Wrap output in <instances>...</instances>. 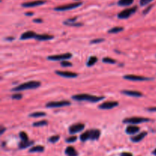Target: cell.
Masks as SVG:
<instances>
[{"mask_svg": "<svg viewBox=\"0 0 156 156\" xmlns=\"http://www.w3.org/2000/svg\"><path fill=\"white\" fill-rule=\"evenodd\" d=\"M105 41V39L103 38H100V39H95V40H92L91 41V44H98V43H101Z\"/></svg>", "mask_w": 156, "mask_h": 156, "instance_id": "35", "label": "cell"}, {"mask_svg": "<svg viewBox=\"0 0 156 156\" xmlns=\"http://www.w3.org/2000/svg\"><path fill=\"white\" fill-rule=\"evenodd\" d=\"M123 27H114L113 28L110 29L108 30V33L110 34H116V33H119L120 31H123Z\"/></svg>", "mask_w": 156, "mask_h": 156, "instance_id": "24", "label": "cell"}, {"mask_svg": "<svg viewBox=\"0 0 156 156\" xmlns=\"http://www.w3.org/2000/svg\"><path fill=\"white\" fill-rule=\"evenodd\" d=\"M59 140V136L56 135V136H53L50 137L48 139V141L51 143H55L56 142H58Z\"/></svg>", "mask_w": 156, "mask_h": 156, "instance_id": "27", "label": "cell"}, {"mask_svg": "<svg viewBox=\"0 0 156 156\" xmlns=\"http://www.w3.org/2000/svg\"><path fill=\"white\" fill-rule=\"evenodd\" d=\"M61 66H62V67H70L73 66V64H72V62H69V61L67 60H62V62H61Z\"/></svg>", "mask_w": 156, "mask_h": 156, "instance_id": "31", "label": "cell"}, {"mask_svg": "<svg viewBox=\"0 0 156 156\" xmlns=\"http://www.w3.org/2000/svg\"><path fill=\"white\" fill-rule=\"evenodd\" d=\"M33 144L34 141H29V140H27V141H22L21 140V142H20V143L18 144V147H19L20 149H24L29 147V146H30Z\"/></svg>", "mask_w": 156, "mask_h": 156, "instance_id": "20", "label": "cell"}, {"mask_svg": "<svg viewBox=\"0 0 156 156\" xmlns=\"http://www.w3.org/2000/svg\"><path fill=\"white\" fill-rule=\"evenodd\" d=\"M65 154L67 156H79V153L73 146H68L65 150Z\"/></svg>", "mask_w": 156, "mask_h": 156, "instance_id": "17", "label": "cell"}, {"mask_svg": "<svg viewBox=\"0 0 156 156\" xmlns=\"http://www.w3.org/2000/svg\"><path fill=\"white\" fill-rule=\"evenodd\" d=\"M45 2H46L43 1V0H37V1L24 2V3H23L21 5H22L23 7H25V8H30V7H35V6L41 5L44 4Z\"/></svg>", "mask_w": 156, "mask_h": 156, "instance_id": "13", "label": "cell"}, {"mask_svg": "<svg viewBox=\"0 0 156 156\" xmlns=\"http://www.w3.org/2000/svg\"><path fill=\"white\" fill-rule=\"evenodd\" d=\"M12 98L15 99V100H20V99L22 98V94H13V95L12 96Z\"/></svg>", "mask_w": 156, "mask_h": 156, "instance_id": "34", "label": "cell"}, {"mask_svg": "<svg viewBox=\"0 0 156 156\" xmlns=\"http://www.w3.org/2000/svg\"><path fill=\"white\" fill-rule=\"evenodd\" d=\"M152 1V0H140V3L142 6H144V5H148L149 3H150Z\"/></svg>", "mask_w": 156, "mask_h": 156, "instance_id": "33", "label": "cell"}, {"mask_svg": "<svg viewBox=\"0 0 156 156\" xmlns=\"http://www.w3.org/2000/svg\"><path fill=\"white\" fill-rule=\"evenodd\" d=\"M64 24L65 25H68V26H74V27H79V26H82L83 24H81V23H77V22H67V21H64Z\"/></svg>", "mask_w": 156, "mask_h": 156, "instance_id": "28", "label": "cell"}, {"mask_svg": "<svg viewBox=\"0 0 156 156\" xmlns=\"http://www.w3.org/2000/svg\"><path fill=\"white\" fill-rule=\"evenodd\" d=\"M149 118H145V117H133L126 118L123 120L124 123H133V124H137V123H144V122H149Z\"/></svg>", "mask_w": 156, "mask_h": 156, "instance_id": "5", "label": "cell"}, {"mask_svg": "<svg viewBox=\"0 0 156 156\" xmlns=\"http://www.w3.org/2000/svg\"><path fill=\"white\" fill-rule=\"evenodd\" d=\"M20 138L21 139L22 141H27L28 140V136H27V134L25 132H21L19 134Z\"/></svg>", "mask_w": 156, "mask_h": 156, "instance_id": "30", "label": "cell"}, {"mask_svg": "<svg viewBox=\"0 0 156 156\" xmlns=\"http://www.w3.org/2000/svg\"><path fill=\"white\" fill-rule=\"evenodd\" d=\"M56 74L58 76H62L65 78H76L78 76L77 73H73V72H68V71H56Z\"/></svg>", "mask_w": 156, "mask_h": 156, "instance_id": "12", "label": "cell"}, {"mask_svg": "<svg viewBox=\"0 0 156 156\" xmlns=\"http://www.w3.org/2000/svg\"><path fill=\"white\" fill-rule=\"evenodd\" d=\"M123 79H126V80H130V81H147L151 80V79L149 78L143 77V76H136V75H126L123 76Z\"/></svg>", "mask_w": 156, "mask_h": 156, "instance_id": "11", "label": "cell"}, {"mask_svg": "<svg viewBox=\"0 0 156 156\" xmlns=\"http://www.w3.org/2000/svg\"><path fill=\"white\" fill-rule=\"evenodd\" d=\"M71 105V102L68 101H51L48 102L46 105V107L49 108H61V107L69 106Z\"/></svg>", "mask_w": 156, "mask_h": 156, "instance_id": "7", "label": "cell"}, {"mask_svg": "<svg viewBox=\"0 0 156 156\" xmlns=\"http://www.w3.org/2000/svg\"><path fill=\"white\" fill-rule=\"evenodd\" d=\"M35 39L37 41H49V40L53 39V36L49 34H37L35 37Z\"/></svg>", "mask_w": 156, "mask_h": 156, "instance_id": "19", "label": "cell"}, {"mask_svg": "<svg viewBox=\"0 0 156 156\" xmlns=\"http://www.w3.org/2000/svg\"><path fill=\"white\" fill-rule=\"evenodd\" d=\"M122 94H124L126 95L131 96V97H142L143 96V94L140 91H130V90H123V91H121Z\"/></svg>", "mask_w": 156, "mask_h": 156, "instance_id": "14", "label": "cell"}, {"mask_svg": "<svg viewBox=\"0 0 156 156\" xmlns=\"http://www.w3.org/2000/svg\"><path fill=\"white\" fill-rule=\"evenodd\" d=\"M25 15H28V16H31V15H34V13H33V12H26Z\"/></svg>", "mask_w": 156, "mask_h": 156, "instance_id": "39", "label": "cell"}, {"mask_svg": "<svg viewBox=\"0 0 156 156\" xmlns=\"http://www.w3.org/2000/svg\"><path fill=\"white\" fill-rule=\"evenodd\" d=\"M1 128H2V129H1V132H0V133H1V134H2L3 133H4V131L5 130V128H4L3 126H1Z\"/></svg>", "mask_w": 156, "mask_h": 156, "instance_id": "40", "label": "cell"}, {"mask_svg": "<svg viewBox=\"0 0 156 156\" xmlns=\"http://www.w3.org/2000/svg\"><path fill=\"white\" fill-rule=\"evenodd\" d=\"M152 154H153L154 155H155V156H156V149H155V150L153 151V152H152Z\"/></svg>", "mask_w": 156, "mask_h": 156, "instance_id": "43", "label": "cell"}, {"mask_svg": "<svg viewBox=\"0 0 156 156\" xmlns=\"http://www.w3.org/2000/svg\"><path fill=\"white\" fill-rule=\"evenodd\" d=\"M101 131L99 129H90L83 133L80 136V140L82 142H85L87 140H98L100 138Z\"/></svg>", "mask_w": 156, "mask_h": 156, "instance_id": "2", "label": "cell"}, {"mask_svg": "<svg viewBox=\"0 0 156 156\" xmlns=\"http://www.w3.org/2000/svg\"><path fill=\"white\" fill-rule=\"evenodd\" d=\"M37 34H35L34 31L31 30H28V31H26L24 33H23L21 36V40H27L30 39V38H35Z\"/></svg>", "mask_w": 156, "mask_h": 156, "instance_id": "16", "label": "cell"}, {"mask_svg": "<svg viewBox=\"0 0 156 156\" xmlns=\"http://www.w3.org/2000/svg\"><path fill=\"white\" fill-rule=\"evenodd\" d=\"M47 124H48L47 120H40V121L38 122H35V123H33V126H44Z\"/></svg>", "mask_w": 156, "mask_h": 156, "instance_id": "25", "label": "cell"}, {"mask_svg": "<svg viewBox=\"0 0 156 156\" xmlns=\"http://www.w3.org/2000/svg\"><path fill=\"white\" fill-rule=\"evenodd\" d=\"M30 117H45L46 113L44 112H34L30 114Z\"/></svg>", "mask_w": 156, "mask_h": 156, "instance_id": "26", "label": "cell"}, {"mask_svg": "<svg viewBox=\"0 0 156 156\" xmlns=\"http://www.w3.org/2000/svg\"><path fill=\"white\" fill-rule=\"evenodd\" d=\"M146 136H147V132L143 131V132L140 133L138 135L131 137V141L133 142V143H139V142H140L141 140H143V139H144V137Z\"/></svg>", "mask_w": 156, "mask_h": 156, "instance_id": "15", "label": "cell"}, {"mask_svg": "<svg viewBox=\"0 0 156 156\" xmlns=\"http://www.w3.org/2000/svg\"><path fill=\"white\" fill-rule=\"evenodd\" d=\"M33 21H34V22H36V23H42L43 20L40 19V18H37V19H34Z\"/></svg>", "mask_w": 156, "mask_h": 156, "instance_id": "37", "label": "cell"}, {"mask_svg": "<svg viewBox=\"0 0 156 156\" xmlns=\"http://www.w3.org/2000/svg\"><path fill=\"white\" fill-rule=\"evenodd\" d=\"M14 39H15L14 37H7V38H5V40H7V41H13Z\"/></svg>", "mask_w": 156, "mask_h": 156, "instance_id": "42", "label": "cell"}, {"mask_svg": "<svg viewBox=\"0 0 156 156\" xmlns=\"http://www.w3.org/2000/svg\"><path fill=\"white\" fill-rule=\"evenodd\" d=\"M134 0H120L118 5L120 6H128L133 2Z\"/></svg>", "mask_w": 156, "mask_h": 156, "instance_id": "23", "label": "cell"}, {"mask_svg": "<svg viewBox=\"0 0 156 156\" xmlns=\"http://www.w3.org/2000/svg\"><path fill=\"white\" fill-rule=\"evenodd\" d=\"M140 127L136 126H128L126 129V133L129 135H133V134H136L140 131Z\"/></svg>", "mask_w": 156, "mask_h": 156, "instance_id": "18", "label": "cell"}, {"mask_svg": "<svg viewBox=\"0 0 156 156\" xmlns=\"http://www.w3.org/2000/svg\"><path fill=\"white\" fill-rule=\"evenodd\" d=\"M85 129V124L83 123H76V124L72 125L71 126H69V133L71 134H75L77 133L81 132L83 129Z\"/></svg>", "mask_w": 156, "mask_h": 156, "instance_id": "9", "label": "cell"}, {"mask_svg": "<svg viewBox=\"0 0 156 156\" xmlns=\"http://www.w3.org/2000/svg\"><path fill=\"white\" fill-rule=\"evenodd\" d=\"M118 105L119 103L117 101H107V102H105V103H102L101 105H99L98 108L102 110L112 109V108L118 106Z\"/></svg>", "mask_w": 156, "mask_h": 156, "instance_id": "10", "label": "cell"}, {"mask_svg": "<svg viewBox=\"0 0 156 156\" xmlns=\"http://www.w3.org/2000/svg\"><path fill=\"white\" fill-rule=\"evenodd\" d=\"M72 98L73 100L79 101H86L91 102V103H96V102H98L100 101H102L105 99V97L103 96H94V95H91V94H76V95H73L72 97Z\"/></svg>", "mask_w": 156, "mask_h": 156, "instance_id": "1", "label": "cell"}, {"mask_svg": "<svg viewBox=\"0 0 156 156\" xmlns=\"http://www.w3.org/2000/svg\"><path fill=\"white\" fill-rule=\"evenodd\" d=\"M137 10V6H134L133 8H129V9H125V10L122 11L121 12L118 14V18L120 19H126V18H129L133 14L135 13Z\"/></svg>", "mask_w": 156, "mask_h": 156, "instance_id": "4", "label": "cell"}, {"mask_svg": "<svg viewBox=\"0 0 156 156\" xmlns=\"http://www.w3.org/2000/svg\"><path fill=\"white\" fill-rule=\"evenodd\" d=\"M82 5V2H75V3H71V4L68 5H64L58 6V7L54 8L55 11H59V12H61V11H67L70 10V9H76V8L79 7Z\"/></svg>", "mask_w": 156, "mask_h": 156, "instance_id": "6", "label": "cell"}, {"mask_svg": "<svg viewBox=\"0 0 156 156\" xmlns=\"http://www.w3.org/2000/svg\"><path fill=\"white\" fill-rule=\"evenodd\" d=\"M103 62H105V63H111V64H114L116 63L115 59H112V58L109 57H105L103 59Z\"/></svg>", "mask_w": 156, "mask_h": 156, "instance_id": "29", "label": "cell"}, {"mask_svg": "<svg viewBox=\"0 0 156 156\" xmlns=\"http://www.w3.org/2000/svg\"><path fill=\"white\" fill-rule=\"evenodd\" d=\"M149 110V111H156V108H149V109H148Z\"/></svg>", "mask_w": 156, "mask_h": 156, "instance_id": "41", "label": "cell"}, {"mask_svg": "<svg viewBox=\"0 0 156 156\" xmlns=\"http://www.w3.org/2000/svg\"><path fill=\"white\" fill-rule=\"evenodd\" d=\"M76 140H77V137L76 136H71V137H69V138H68V139H66V143H74V142H76Z\"/></svg>", "mask_w": 156, "mask_h": 156, "instance_id": "32", "label": "cell"}, {"mask_svg": "<svg viewBox=\"0 0 156 156\" xmlns=\"http://www.w3.org/2000/svg\"><path fill=\"white\" fill-rule=\"evenodd\" d=\"M73 55L70 53H63V54L61 55H54V56H49L47 57V59L49 60L52 61H59V60H66V59H69L70 58H72Z\"/></svg>", "mask_w": 156, "mask_h": 156, "instance_id": "8", "label": "cell"}, {"mask_svg": "<svg viewBox=\"0 0 156 156\" xmlns=\"http://www.w3.org/2000/svg\"><path fill=\"white\" fill-rule=\"evenodd\" d=\"M44 151V147L42 146H36L30 148L29 152L33 153V152H43Z\"/></svg>", "mask_w": 156, "mask_h": 156, "instance_id": "21", "label": "cell"}, {"mask_svg": "<svg viewBox=\"0 0 156 156\" xmlns=\"http://www.w3.org/2000/svg\"><path fill=\"white\" fill-rule=\"evenodd\" d=\"M151 8H152V6H149V7L147 9V10H146H146H145L144 12H143V14H146V13H147V12H149V9H151Z\"/></svg>", "mask_w": 156, "mask_h": 156, "instance_id": "38", "label": "cell"}, {"mask_svg": "<svg viewBox=\"0 0 156 156\" xmlns=\"http://www.w3.org/2000/svg\"><path fill=\"white\" fill-rule=\"evenodd\" d=\"M97 61H98V58L96 57V56H91V57L88 59V62H87V66L89 67L92 66H94V64L97 62Z\"/></svg>", "mask_w": 156, "mask_h": 156, "instance_id": "22", "label": "cell"}, {"mask_svg": "<svg viewBox=\"0 0 156 156\" xmlns=\"http://www.w3.org/2000/svg\"><path fill=\"white\" fill-rule=\"evenodd\" d=\"M41 86V82H37V81H30V82H25L21 85H18V86L15 87V88H12V91H24V90H29V89H35Z\"/></svg>", "mask_w": 156, "mask_h": 156, "instance_id": "3", "label": "cell"}, {"mask_svg": "<svg viewBox=\"0 0 156 156\" xmlns=\"http://www.w3.org/2000/svg\"><path fill=\"white\" fill-rule=\"evenodd\" d=\"M120 156H133V154L130 153V152H122V153L120 154Z\"/></svg>", "mask_w": 156, "mask_h": 156, "instance_id": "36", "label": "cell"}]
</instances>
